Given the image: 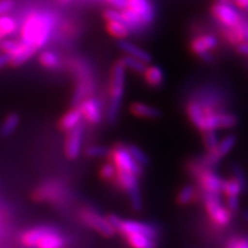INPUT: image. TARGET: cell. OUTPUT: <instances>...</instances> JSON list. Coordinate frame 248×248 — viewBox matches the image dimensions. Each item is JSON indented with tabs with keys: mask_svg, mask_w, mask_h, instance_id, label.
I'll list each match as a JSON object with an SVG mask.
<instances>
[{
	"mask_svg": "<svg viewBox=\"0 0 248 248\" xmlns=\"http://www.w3.org/2000/svg\"><path fill=\"white\" fill-rule=\"evenodd\" d=\"M108 222L110 223L116 233H119L124 237V235L132 234V233H141L153 237L157 239L159 237V230L157 228L150 223H144L139 221H131V219H123L115 214H110L107 216Z\"/></svg>",
	"mask_w": 248,
	"mask_h": 248,
	"instance_id": "277c9868",
	"label": "cell"
},
{
	"mask_svg": "<svg viewBox=\"0 0 248 248\" xmlns=\"http://www.w3.org/2000/svg\"><path fill=\"white\" fill-rule=\"evenodd\" d=\"M78 109L82 113L83 120L90 124H99L102 120L101 104L97 98L89 97L78 105Z\"/></svg>",
	"mask_w": 248,
	"mask_h": 248,
	"instance_id": "ac0fdd59",
	"label": "cell"
},
{
	"mask_svg": "<svg viewBox=\"0 0 248 248\" xmlns=\"http://www.w3.org/2000/svg\"><path fill=\"white\" fill-rule=\"evenodd\" d=\"M229 1L238 9H243V11L248 12V0H229Z\"/></svg>",
	"mask_w": 248,
	"mask_h": 248,
	"instance_id": "ee69618b",
	"label": "cell"
},
{
	"mask_svg": "<svg viewBox=\"0 0 248 248\" xmlns=\"http://www.w3.org/2000/svg\"><path fill=\"white\" fill-rule=\"evenodd\" d=\"M202 201L204 209H206L213 223H215L218 226H226L230 224L232 219V213L222 202L221 194L203 192Z\"/></svg>",
	"mask_w": 248,
	"mask_h": 248,
	"instance_id": "52a82bcc",
	"label": "cell"
},
{
	"mask_svg": "<svg viewBox=\"0 0 248 248\" xmlns=\"http://www.w3.org/2000/svg\"><path fill=\"white\" fill-rule=\"evenodd\" d=\"M8 64H11V58H9V55L6 53L0 54V69L8 66Z\"/></svg>",
	"mask_w": 248,
	"mask_h": 248,
	"instance_id": "f6af8a7d",
	"label": "cell"
},
{
	"mask_svg": "<svg viewBox=\"0 0 248 248\" xmlns=\"http://www.w3.org/2000/svg\"><path fill=\"white\" fill-rule=\"evenodd\" d=\"M219 40L213 33H201L191 39L188 47L195 57L206 63H213L214 59L212 52L217 48Z\"/></svg>",
	"mask_w": 248,
	"mask_h": 248,
	"instance_id": "7c38bea8",
	"label": "cell"
},
{
	"mask_svg": "<svg viewBox=\"0 0 248 248\" xmlns=\"http://www.w3.org/2000/svg\"><path fill=\"white\" fill-rule=\"evenodd\" d=\"M221 35L222 38L232 46L248 43V18L243 16L233 27H221Z\"/></svg>",
	"mask_w": 248,
	"mask_h": 248,
	"instance_id": "9a60e30c",
	"label": "cell"
},
{
	"mask_svg": "<svg viewBox=\"0 0 248 248\" xmlns=\"http://www.w3.org/2000/svg\"><path fill=\"white\" fill-rule=\"evenodd\" d=\"M18 29V22L16 18L2 15L0 16V42L4 40L8 35H13Z\"/></svg>",
	"mask_w": 248,
	"mask_h": 248,
	"instance_id": "f546056e",
	"label": "cell"
},
{
	"mask_svg": "<svg viewBox=\"0 0 248 248\" xmlns=\"http://www.w3.org/2000/svg\"><path fill=\"white\" fill-rule=\"evenodd\" d=\"M126 148H128L129 153L131 154V156L135 159L136 162L140 164L141 167L146 168L148 164H150V157H148V155L140 147L137 146V145L126 144Z\"/></svg>",
	"mask_w": 248,
	"mask_h": 248,
	"instance_id": "836d02e7",
	"label": "cell"
},
{
	"mask_svg": "<svg viewBox=\"0 0 248 248\" xmlns=\"http://www.w3.org/2000/svg\"><path fill=\"white\" fill-rule=\"evenodd\" d=\"M231 172H232V176H233L232 178H234L235 181L239 182L241 186H243V187L245 188V191H246L247 187H248V179L246 177V175H245L244 170L241 169V167L239 166V164H237V163L232 164V166H231Z\"/></svg>",
	"mask_w": 248,
	"mask_h": 248,
	"instance_id": "74e56055",
	"label": "cell"
},
{
	"mask_svg": "<svg viewBox=\"0 0 248 248\" xmlns=\"http://www.w3.org/2000/svg\"><path fill=\"white\" fill-rule=\"evenodd\" d=\"M243 192H245V188L241 186L240 183L235 181L234 178L224 179L222 187V193L224 194L225 197H230V195H238V197H240Z\"/></svg>",
	"mask_w": 248,
	"mask_h": 248,
	"instance_id": "1f68e13d",
	"label": "cell"
},
{
	"mask_svg": "<svg viewBox=\"0 0 248 248\" xmlns=\"http://www.w3.org/2000/svg\"><path fill=\"white\" fill-rule=\"evenodd\" d=\"M121 15H122V22L126 24V27L129 28L130 31L132 32H139V31L146 28L142 24V21L140 16L135 12L130 11V9L125 8L123 11H121Z\"/></svg>",
	"mask_w": 248,
	"mask_h": 248,
	"instance_id": "83f0119b",
	"label": "cell"
},
{
	"mask_svg": "<svg viewBox=\"0 0 248 248\" xmlns=\"http://www.w3.org/2000/svg\"><path fill=\"white\" fill-rule=\"evenodd\" d=\"M226 248H248L247 238H232L229 240Z\"/></svg>",
	"mask_w": 248,
	"mask_h": 248,
	"instance_id": "60d3db41",
	"label": "cell"
},
{
	"mask_svg": "<svg viewBox=\"0 0 248 248\" xmlns=\"http://www.w3.org/2000/svg\"><path fill=\"white\" fill-rule=\"evenodd\" d=\"M1 51L9 55L11 58V66L18 67L22 66L27 61L35 57L37 49L32 46L26 44L22 40H11L4 39L0 43Z\"/></svg>",
	"mask_w": 248,
	"mask_h": 248,
	"instance_id": "ba28073f",
	"label": "cell"
},
{
	"mask_svg": "<svg viewBox=\"0 0 248 248\" xmlns=\"http://www.w3.org/2000/svg\"><path fill=\"white\" fill-rule=\"evenodd\" d=\"M15 7V0H0V16L6 15Z\"/></svg>",
	"mask_w": 248,
	"mask_h": 248,
	"instance_id": "b9f144b4",
	"label": "cell"
},
{
	"mask_svg": "<svg viewBox=\"0 0 248 248\" xmlns=\"http://www.w3.org/2000/svg\"><path fill=\"white\" fill-rule=\"evenodd\" d=\"M38 61L43 67L49 70H57L62 66V60L57 52L44 49L38 55Z\"/></svg>",
	"mask_w": 248,
	"mask_h": 248,
	"instance_id": "d4e9b609",
	"label": "cell"
},
{
	"mask_svg": "<svg viewBox=\"0 0 248 248\" xmlns=\"http://www.w3.org/2000/svg\"><path fill=\"white\" fill-rule=\"evenodd\" d=\"M186 115H187L190 122L199 130L201 122H202L204 116L203 108L201 107L199 102L195 100L188 101V104L186 105Z\"/></svg>",
	"mask_w": 248,
	"mask_h": 248,
	"instance_id": "484cf974",
	"label": "cell"
},
{
	"mask_svg": "<svg viewBox=\"0 0 248 248\" xmlns=\"http://www.w3.org/2000/svg\"><path fill=\"white\" fill-rule=\"evenodd\" d=\"M116 173H117V169L111 161H108V162L104 163L100 167V169H99V175H100L101 179H104L105 182L115 181Z\"/></svg>",
	"mask_w": 248,
	"mask_h": 248,
	"instance_id": "d590c367",
	"label": "cell"
},
{
	"mask_svg": "<svg viewBox=\"0 0 248 248\" xmlns=\"http://www.w3.org/2000/svg\"><path fill=\"white\" fill-rule=\"evenodd\" d=\"M102 17L106 22H110V21H122V15H121V11L115 8H107L102 12Z\"/></svg>",
	"mask_w": 248,
	"mask_h": 248,
	"instance_id": "ab89813d",
	"label": "cell"
},
{
	"mask_svg": "<svg viewBox=\"0 0 248 248\" xmlns=\"http://www.w3.org/2000/svg\"><path fill=\"white\" fill-rule=\"evenodd\" d=\"M64 142V153L69 160H76L82 153L83 139H84V124L80 123L76 128L68 131Z\"/></svg>",
	"mask_w": 248,
	"mask_h": 248,
	"instance_id": "2e32d148",
	"label": "cell"
},
{
	"mask_svg": "<svg viewBox=\"0 0 248 248\" xmlns=\"http://www.w3.org/2000/svg\"><path fill=\"white\" fill-rule=\"evenodd\" d=\"M243 217H244L245 221H246V222L248 223V210H246V212H244V214H243Z\"/></svg>",
	"mask_w": 248,
	"mask_h": 248,
	"instance_id": "c3c4849f",
	"label": "cell"
},
{
	"mask_svg": "<svg viewBox=\"0 0 248 248\" xmlns=\"http://www.w3.org/2000/svg\"><path fill=\"white\" fill-rule=\"evenodd\" d=\"M235 145H237V137H235V135L225 136L224 138L219 139L218 144L213 150L207 151L206 154L202 157H200V162L206 168L214 169L217 164L224 159L226 155H229L233 151Z\"/></svg>",
	"mask_w": 248,
	"mask_h": 248,
	"instance_id": "8fae6325",
	"label": "cell"
},
{
	"mask_svg": "<svg viewBox=\"0 0 248 248\" xmlns=\"http://www.w3.org/2000/svg\"><path fill=\"white\" fill-rule=\"evenodd\" d=\"M21 244L28 248H63L66 239L54 226L40 225L21 234Z\"/></svg>",
	"mask_w": 248,
	"mask_h": 248,
	"instance_id": "7a4b0ae2",
	"label": "cell"
},
{
	"mask_svg": "<svg viewBox=\"0 0 248 248\" xmlns=\"http://www.w3.org/2000/svg\"><path fill=\"white\" fill-rule=\"evenodd\" d=\"M225 207L232 214L237 213L240 208V197L238 195H230V197H225Z\"/></svg>",
	"mask_w": 248,
	"mask_h": 248,
	"instance_id": "f35d334b",
	"label": "cell"
},
{
	"mask_svg": "<svg viewBox=\"0 0 248 248\" xmlns=\"http://www.w3.org/2000/svg\"><path fill=\"white\" fill-rule=\"evenodd\" d=\"M106 31L108 35L117 40L126 39L131 35V31L126 24H124L122 21H110V22H106Z\"/></svg>",
	"mask_w": 248,
	"mask_h": 248,
	"instance_id": "f1b7e54d",
	"label": "cell"
},
{
	"mask_svg": "<svg viewBox=\"0 0 248 248\" xmlns=\"http://www.w3.org/2000/svg\"><path fill=\"white\" fill-rule=\"evenodd\" d=\"M195 194H197V192H195V188H194L193 185H191V184L184 185L181 188V190L178 191L177 202L181 204V206H186V204H190L192 201L194 200Z\"/></svg>",
	"mask_w": 248,
	"mask_h": 248,
	"instance_id": "d6a6232c",
	"label": "cell"
},
{
	"mask_svg": "<svg viewBox=\"0 0 248 248\" xmlns=\"http://www.w3.org/2000/svg\"><path fill=\"white\" fill-rule=\"evenodd\" d=\"M80 219L86 226L91 228L92 230L98 232L99 234L104 235V237L110 238L115 235L116 231L108 222L107 217H104L101 214H99L97 210L92 208H84L79 214Z\"/></svg>",
	"mask_w": 248,
	"mask_h": 248,
	"instance_id": "4fadbf2b",
	"label": "cell"
},
{
	"mask_svg": "<svg viewBox=\"0 0 248 248\" xmlns=\"http://www.w3.org/2000/svg\"><path fill=\"white\" fill-rule=\"evenodd\" d=\"M57 1L58 4H60L61 6H67V5H70L74 0H57Z\"/></svg>",
	"mask_w": 248,
	"mask_h": 248,
	"instance_id": "bcb514c9",
	"label": "cell"
},
{
	"mask_svg": "<svg viewBox=\"0 0 248 248\" xmlns=\"http://www.w3.org/2000/svg\"><path fill=\"white\" fill-rule=\"evenodd\" d=\"M120 60L123 63V66L125 67L126 70L129 69L136 74H140V75L144 73L145 68H146V66H147V64L144 63L142 61L138 60V59H136V58L129 57V55H124V57L121 58Z\"/></svg>",
	"mask_w": 248,
	"mask_h": 248,
	"instance_id": "4dcf8cb0",
	"label": "cell"
},
{
	"mask_svg": "<svg viewBox=\"0 0 248 248\" xmlns=\"http://www.w3.org/2000/svg\"><path fill=\"white\" fill-rule=\"evenodd\" d=\"M210 14L221 24V27H233L244 16L237 7L231 4L214 2L210 7Z\"/></svg>",
	"mask_w": 248,
	"mask_h": 248,
	"instance_id": "5bb4252c",
	"label": "cell"
},
{
	"mask_svg": "<svg viewBox=\"0 0 248 248\" xmlns=\"http://www.w3.org/2000/svg\"><path fill=\"white\" fill-rule=\"evenodd\" d=\"M83 121V116L78 107H71L67 113H64L61 116L60 121H59V128L62 131L68 132L74 128H76L77 125H79Z\"/></svg>",
	"mask_w": 248,
	"mask_h": 248,
	"instance_id": "603a6c76",
	"label": "cell"
},
{
	"mask_svg": "<svg viewBox=\"0 0 248 248\" xmlns=\"http://www.w3.org/2000/svg\"><path fill=\"white\" fill-rule=\"evenodd\" d=\"M214 2H221V4H230L229 0H214Z\"/></svg>",
	"mask_w": 248,
	"mask_h": 248,
	"instance_id": "7dc6e473",
	"label": "cell"
},
{
	"mask_svg": "<svg viewBox=\"0 0 248 248\" xmlns=\"http://www.w3.org/2000/svg\"><path fill=\"white\" fill-rule=\"evenodd\" d=\"M130 11L137 13L140 16L142 24L148 27L155 20V8L151 0H128V7Z\"/></svg>",
	"mask_w": 248,
	"mask_h": 248,
	"instance_id": "d6986e66",
	"label": "cell"
},
{
	"mask_svg": "<svg viewBox=\"0 0 248 248\" xmlns=\"http://www.w3.org/2000/svg\"><path fill=\"white\" fill-rule=\"evenodd\" d=\"M21 117L17 113H11L5 117L0 125V136L4 138L11 137L13 133L16 131L18 125H20Z\"/></svg>",
	"mask_w": 248,
	"mask_h": 248,
	"instance_id": "4316f807",
	"label": "cell"
},
{
	"mask_svg": "<svg viewBox=\"0 0 248 248\" xmlns=\"http://www.w3.org/2000/svg\"><path fill=\"white\" fill-rule=\"evenodd\" d=\"M219 136L215 130H208V131L202 132V142L207 151L213 150L214 147L218 144Z\"/></svg>",
	"mask_w": 248,
	"mask_h": 248,
	"instance_id": "8d00e7d4",
	"label": "cell"
},
{
	"mask_svg": "<svg viewBox=\"0 0 248 248\" xmlns=\"http://www.w3.org/2000/svg\"><path fill=\"white\" fill-rule=\"evenodd\" d=\"M141 75L144 77L146 84L153 89L161 88L164 84V79H166L163 69L157 64H147Z\"/></svg>",
	"mask_w": 248,
	"mask_h": 248,
	"instance_id": "7402d4cb",
	"label": "cell"
},
{
	"mask_svg": "<svg viewBox=\"0 0 248 248\" xmlns=\"http://www.w3.org/2000/svg\"><path fill=\"white\" fill-rule=\"evenodd\" d=\"M110 147L102 146V145H92L85 150L86 156L91 157V159H105V157H109Z\"/></svg>",
	"mask_w": 248,
	"mask_h": 248,
	"instance_id": "e575fe53",
	"label": "cell"
},
{
	"mask_svg": "<svg viewBox=\"0 0 248 248\" xmlns=\"http://www.w3.org/2000/svg\"><path fill=\"white\" fill-rule=\"evenodd\" d=\"M108 5L111 6V8L119 9V11H123L128 7V0H105Z\"/></svg>",
	"mask_w": 248,
	"mask_h": 248,
	"instance_id": "7bdbcfd3",
	"label": "cell"
},
{
	"mask_svg": "<svg viewBox=\"0 0 248 248\" xmlns=\"http://www.w3.org/2000/svg\"><path fill=\"white\" fill-rule=\"evenodd\" d=\"M124 239L130 247L132 248H156L157 243L156 239L150 235L141 233H132L124 235Z\"/></svg>",
	"mask_w": 248,
	"mask_h": 248,
	"instance_id": "cb8c5ba5",
	"label": "cell"
},
{
	"mask_svg": "<svg viewBox=\"0 0 248 248\" xmlns=\"http://www.w3.org/2000/svg\"><path fill=\"white\" fill-rule=\"evenodd\" d=\"M202 188L203 192L222 194V187L224 179L214 171V169H204L194 178Z\"/></svg>",
	"mask_w": 248,
	"mask_h": 248,
	"instance_id": "e0dca14e",
	"label": "cell"
},
{
	"mask_svg": "<svg viewBox=\"0 0 248 248\" xmlns=\"http://www.w3.org/2000/svg\"><path fill=\"white\" fill-rule=\"evenodd\" d=\"M69 191L67 190L66 185L61 182L51 179L43 184L33 191L32 198L37 202H48V203H63L67 200Z\"/></svg>",
	"mask_w": 248,
	"mask_h": 248,
	"instance_id": "8992f818",
	"label": "cell"
},
{
	"mask_svg": "<svg viewBox=\"0 0 248 248\" xmlns=\"http://www.w3.org/2000/svg\"><path fill=\"white\" fill-rule=\"evenodd\" d=\"M204 116L199 131H208V130L218 129H231L237 125L238 117L234 114L229 113L225 109H216V110H204Z\"/></svg>",
	"mask_w": 248,
	"mask_h": 248,
	"instance_id": "9c48e42d",
	"label": "cell"
},
{
	"mask_svg": "<svg viewBox=\"0 0 248 248\" xmlns=\"http://www.w3.org/2000/svg\"><path fill=\"white\" fill-rule=\"evenodd\" d=\"M109 161L114 163L117 170H123V171H129L135 173L140 177L144 173L145 168L140 164L137 163L135 159L129 153L125 144H117L110 148Z\"/></svg>",
	"mask_w": 248,
	"mask_h": 248,
	"instance_id": "30bf717a",
	"label": "cell"
},
{
	"mask_svg": "<svg viewBox=\"0 0 248 248\" xmlns=\"http://www.w3.org/2000/svg\"><path fill=\"white\" fill-rule=\"evenodd\" d=\"M117 47H119L125 55L138 59V60L142 61L146 64H150L152 63V61H153V57H152L150 52H147L146 49H144L139 45L135 44V43L130 42L128 39L117 40Z\"/></svg>",
	"mask_w": 248,
	"mask_h": 248,
	"instance_id": "ffe728a7",
	"label": "cell"
},
{
	"mask_svg": "<svg viewBox=\"0 0 248 248\" xmlns=\"http://www.w3.org/2000/svg\"><path fill=\"white\" fill-rule=\"evenodd\" d=\"M117 186L128 194L130 206L136 212H141L144 202L140 193V186H139V176L129 171L117 170L115 181Z\"/></svg>",
	"mask_w": 248,
	"mask_h": 248,
	"instance_id": "5b68a950",
	"label": "cell"
},
{
	"mask_svg": "<svg viewBox=\"0 0 248 248\" xmlns=\"http://www.w3.org/2000/svg\"><path fill=\"white\" fill-rule=\"evenodd\" d=\"M125 76L126 69L121 60L114 62L110 71L109 102L107 108V120L110 124H115L119 120L125 90Z\"/></svg>",
	"mask_w": 248,
	"mask_h": 248,
	"instance_id": "3957f363",
	"label": "cell"
},
{
	"mask_svg": "<svg viewBox=\"0 0 248 248\" xmlns=\"http://www.w3.org/2000/svg\"><path fill=\"white\" fill-rule=\"evenodd\" d=\"M130 113L133 116L139 117V119H159L162 116V110L160 108L152 106L150 104H145V102H133L130 106Z\"/></svg>",
	"mask_w": 248,
	"mask_h": 248,
	"instance_id": "44dd1931",
	"label": "cell"
},
{
	"mask_svg": "<svg viewBox=\"0 0 248 248\" xmlns=\"http://www.w3.org/2000/svg\"><path fill=\"white\" fill-rule=\"evenodd\" d=\"M57 26L58 17L53 12H30L21 26V40L39 51L48 44Z\"/></svg>",
	"mask_w": 248,
	"mask_h": 248,
	"instance_id": "6da1fadb",
	"label": "cell"
}]
</instances>
